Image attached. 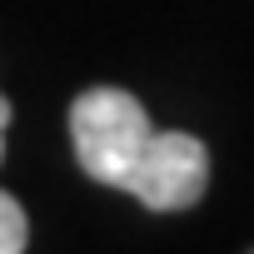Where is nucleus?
Wrapping results in <instances>:
<instances>
[{
  "instance_id": "nucleus-1",
  "label": "nucleus",
  "mask_w": 254,
  "mask_h": 254,
  "mask_svg": "<svg viewBox=\"0 0 254 254\" xmlns=\"http://www.w3.org/2000/svg\"><path fill=\"white\" fill-rule=\"evenodd\" d=\"M150 115L130 90L115 85H95L70 105V140H75V160L90 180L110 185V190H130L135 165L150 145Z\"/></svg>"
},
{
  "instance_id": "nucleus-3",
  "label": "nucleus",
  "mask_w": 254,
  "mask_h": 254,
  "mask_svg": "<svg viewBox=\"0 0 254 254\" xmlns=\"http://www.w3.org/2000/svg\"><path fill=\"white\" fill-rule=\"evenodd\" d=\"M25 234H30L25 209L0 190V254H20V249H25Z\"/></svg>"
},
{
  "instance_id": "nucleus-2",
  "label": "nucleus",
  "mask_w": 254,
  "mask_h": 254,
  "mask_svg": "<svg viewBox=\"0 0 254 254\" xmlns=\"http://www.w3.org/2000/svg\"><path fill=\"white\" fill-rule=\"evenodd\" d=\"M204 185H209V150L185 130H155L125 194H135L145 209H190L204 194Z\"/></svg>"
},
{
  "instance_id": "nucleus-4",
  "label": "nucleus",
  "mask_w": 254,
  "mask_h": 254,
  "mask_svg": "<svg viewBox=\"0 0 254 254\" xmlns=\"http://www.w3.org/2000/svg\"><path fill=\"white\" fill-rule=\"evenodd\" d=\"M5 125H10V100L0 95V155H5Z\"/></svg>"
}]
</instances>
